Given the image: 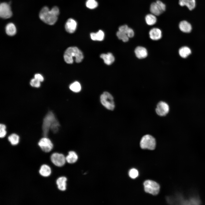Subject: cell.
I'll use <instances>...</instances> for the list:
<instances>
[{
  "label": "cell",
  "instance_id": "8",
  "mask_svg": "<svg viewBox=\"0 0 205 205\" xmlns=\"http://www.w3.org/2000/svg\"><path fill=\"white\" fill-rule=\"evenodd\" d=\"M170 108L168 104L166 102L161 101L157 104L155 109L157 114L160 116H165L169 112Z\"/></svg>",
  "mask_w": 205,
  "mask_h": 205
},
{
  "label": "cell",
  "instance_id": "11",
  "mask_svg": "<svg viewBox=\"0 0 205 205\" xmlns=\"http://www.w3.org/2000/svg\"><path fill=\"white\" fill-rule=\"evenodd\" d=\"M77 26L76 22L71 18L67 20L65 25L66 31L70 33H73L75 31Z\"/></svg>",
  "mask_w": 205,
  "mask_h": 205
},
{
  "label": "cell",
  "instance_id": "6",
  "mask_svg": "<svg viewBox=\"0 0 205 205\" xmlns=\"http://www.w3.org/2000/svg\"><path fill=\"white\" fill-rule=\"evenodd\" d=\"M145 191L153 195H157L159 192L160 186L155 182L151 180L145 181L144 183Z\"/></svg>",
  "mask_w": 205,
  "mask_h": 205
},
{
  "label": "cell",
  "instance_id": "2",
  "mask_svg": "<svg viewBox=\"0 0 205 205\" xmlns=\"http://www.w3.org/2000/svg\"><path fill=\"white\" fill-rule=\"evenodd\" d=\"M74 58H75L76 62H81L83 58L82 52L76 47L68 48L65 51L64 54L65 61L67 63H72L73 62Z\"/></svg>",
  "mask_w": 205,
  "mask_h": 205
},
{
  "label": "cell",
  "instance_id": "28",
  "mask_svg": "<svg viewBox=\"0 0 205 205\" xmlns=\"http://www.w3.org/2000/svg\"><path fill=\"white\" fill-rule=\"evenodd\" d=\"M60 126L59 122L57 119L53 123L51 126L50 130L53 133H56L58 131Z\"/></svg>",
  "mask_w": 205,
  "mask_h": 205
},
{
  "label": "cell",
  "instance_id": "33",
  "mask_svg": "<svg viewBox=\"0 0 205 205\" xmlns=\"http://www.w3.org/2000/svg\"><path fill=\"white\" fill-rule=\"evenodd\" d=\"M156 2L159 6L163 12L166 9V5L165 4L161 1L159 0L157 1Z\"/></svg>",
  "mask_w": 205,
  "mask_h": 205
},
{
  "label": "cell",
  "instance_id": "7",
  "mask_svg": "<svg viewBox=\"0 0 205 205\" xmlns=\"http://www.w3.org/2000/svg\"><path fill=\"white\" fill-rule=\"evenodd\" d=\"M38 144L41 149L45 152H49L52 149L53 145L51 141L47 137L41 138L39 141Z\"/></svg>",
  "mask_w": 205,
  "mask_h": 205
},
{
  "label": "cell",
  "instance_id": "14",
  "mask_svg": "<svg viewBox=\"0 0 205 205\" xmlns=\"http://www.w3.org/2000/svg\"><path fill=\"white\" fill-rule=\"evenodd\" d=\"M179 3L181 6H186L190 10L193 9L196 5L195 0H179Z\"/></svg>",
  "mask_w": 205,
  "mask_h": 205
},
{
  "label": "cell",
  "instance_id": "19",
  "mask_svg": "<svg viewBox=\"0 0 205 205\" xmlns=\"http://www.w3.org/2000/svg\"><path fill=\"white\" fill-rule=\"evenodd\" d=\"M40 174L44 177L49 176L51 173V170L50 167L46 164L42 165L39 170Z\"/></svg>",
  "mask_w": 205,
  "mask_h": 205
},
{
  "label": "cell",
  "instance_id": "21",
  "mask_svg": "<svg viewBox=\"0 0 205 205\" xmlns=\"http://www.w3.org/2000/svg\"><path fill=\"white\" fill-rule=\"evenodd\" d=\"M104 32L101 30L97 33H92L90 34L91 38L93 40L102 41L104 38Z\"/></svg>",
  "mask_w": 205,
  "mask_h": 205
},
{
  "label": "cell",
  "instance_id": "9",
  "mask_svg": "<svg viewBox=\"0 0 205 205\" xmlns=\"http://www.w3.org/2000/svg\"><path fill=\"white\" fill-rule=\"evenodd\" d=\"M50 159L54 165L59 167L63 166L66 161V157L63 154L57 153H53L51 156Z\"/></svg>",
  "mask_w": 205,
  "mask_h": 205
},
{
  "label": "cell",
  "instance_id": "22",
  "mask_svg": "<svg viewBox=\"0 0 205 205\" xmlns=\"http://www.w3.org/2000/svg\"><path fill=\"white\" fill-rule=\"evenodd\" d=\"M66 161L69 163H73L77 160L78 157L76 153L71 151L69 152L68 155L65 157Z\"/></svg>",
  "mask_w": 205,
  "mask_h": 205
},
{
  "label": "cell",
  "instance_id": "12",
  "mask_svg": "<svg viewBox=\"0 0 205 205\" xmlns=\"http://www.w3.org/2000/svg\"><path fill=\"white\" fill-rule=\"evenodd\" d=\"M149 34L150 38L154 40H157L160 39L162 36L161 30L157 28H154L149 31Z\"/></svg>",
  "mask_w": 205,
  "mask_h": 205
},
{
  "label": "cell",
  "instance_id": "35",
  "mask_svg": "<svg viewBox=\"0 0 205 205\" xmlns=\"http://www.w3.org/2000/svg\"><path fill=\"white\" fill-rule=\"evenodd\" d=\"M34 78L40 82H42L44 80L43 76L41 74L39 73L35 74L34 75Z\"/></svg>",
  "mask_w": 205,
  "mask_h": 205
},
{
  "label": "cell",
  "instance_id": "29",
  "mask_svg": "<svg viewBox=\"0 0 205 205\" xmlns=\"http://www.w3.org/2000/svg\"><path fill=\"white\" fill-rule=\"evenodd\" d=\"M86 5L87 7L93 9L96 8L97 6L98 3L95 0H87Z\"/></svg>",
  "mask_w": 205,
  "mask_h": 205
},
{
  "label": "cell",
  "instance_id": "34",
  "mask_svg": "<svg viewBox=\"0 0 205 205\" xmlns=\"http://www.w3.org/2000/svg\"><path fill=\"white\" fill-rule=\"evenodd\" d=\"M127 34L129 38H132L134 36V32L132 28H129Z\"/></svg>",
  "mask_w": 205,
  "mask_h": 205
},
{
  "label": "cell",
  "instance_id": "5",
  "mask_svg": "<svg viewBox=\"0 0 205 205\" xmlns=\"http://www.w3.org/2000/svg\"><path fill=\"white\" fill-rule=\"evenodd\" d=\"M156 144L155 138L149 134L145 135L142 138L140 142V147L142 149L153 150Z\"/></svg>",
  "mask_w": 205,
  "mask_h": 205
},
{
  "label": "cell",
  "instance_id": "23",
  "mask_svg": "<svg viewBox=\"0 0 205 205\" xmlns=\"http://www.w3.org/2000/svg\"><path fill=\"white\" fill-rule=\"evenodd\" d=\"M156 16L151 13L147 15L145 17V20L146 24L150 26L155 24L157 21Z\"/></svg>",
  "mask_w": 205,
  "mask_h": 205
},
{
  "label": "cell",
  "instance_id": "16",
  "mask_svg": "<svg viewBox=\"0 0 205 205\" xmlns=\"http://www.w3.org/2000/svg\"><path fill=\"white\" fill-rule=\"evenodd\" d=\"M100 57L103 60L104 63L107 65L112 64L115 60L114 56L110 53L102 54L100 55Z\"/></svg>",
  "mask_w": 205,
  "mask_h": 205
},
{
  "label": "cell",
  "instance_id": "18",
  "mask_svg": "<svg viewBox=\"0 0 205 205\" xmlns=\"http://www.w3.org/2000/svg\"><path fill=\"white\" fill-rule=\"evenodd\" d=\"M67 181L66 178L64 177H60L57 179L56 183L59 190L63 191L66 189Z\"/></svg>",
  "mask_w": 205,
  "mask_h": 205
},
{
  "label": "cell",
  "instance_id": "20",
  "mask_svg": "<svg viewBox=\"0 0 205 205\" xmlns=\"http://www.w3.org/2000/svg\"><path fill=\"white\" fill-rule=\"evenodd\" d=\"M5 31L8 35L10 36H13L16 33V27L13 23H9L6 26Z\"/></svg>",
  "mask_w": 205,
  "mask_h": 205
},
{
  "label": "cell",
  "instance_id": "4",
  "mask_svg": "<svg viewBox=\"0 0 205 205\" xmlns=\"http://www.w3.org/2000/svg\"><path fill=\"white\" fill-rule=\"evenodd\" d=\"M100 101L102 105L107 109L113 110L115 105L112 96L107 92H104L100 97Z\"/></svg>",
  "mask_w": 205,
  "mask_h": 205
},
{
  "label": "cell",
  "instance_id": "17",
  "mask_svg": "<svg viewBox=\"0 0 205 205\" xmlns=\"http://www.w3.org/2000/svg\"><path fill=\"white\" fill-rule=\"evenodd\" d=\"M150 10L151 13L155 16H159L163 12L156 2L151 4Z\"/></svg>",
  "mask_w": 205,
  "mask_h": 205
},
{
  "label": "cell",
  "instance_id": "10",
  "mask_svg": "<svg viewBox=\"0 0 205 205\" xmlns=\"http://www.w3.org/2000/svg\"><path fill=\"white\" fill-rule=\"evenodd\" d=\"M12 13L9 4L5 3H1L0 5V16L3 19L11 17Z\"/></svg>",
  "mask_w": 205,
  "mask_h": 205
},
{
  "label": "cell",
  "instance_id": "15",
  "mask_svg": "<svg viewBox=\"0 0 205 205\" xmlns=\"http://www.w3.org/2000/svg\"><path fill=\"white\" fill-rule=\"evenodd\" d=\"M179 28L181 31L185 33H189L192 29L191 24L186 20H183L180 22Z\"/></svg>",
  "mask_w": 205,
  "mask_h": 205
},
{
  "label": "cell",
  "instance_id": "32",
  "mask_svg": "<svg viewBox=\"0 0 205 205\" xmlns=\"http://www.w3.org/2000/svg\"><path fill=\"white\" fill-rule=\"evenodd\" d=\"M30 84L32 87L38 88L40 86V82L34 78L31 80Z\"/></svg>",
  "mask_w": 205,
  "mask_h": 205
},
{
  "label": "cell",
  "instance_id": "25",
  "mask_svg": "<svg viewBox=\"0 0 205 205\" xmlns=\"http://www.w3.org/2000/svg\"><path fill=\"white\" fill-rule=\"evenodd\" d=\"M191 53L190 49L188 47L184 46L181 48L179 50V54L182 58L187 57Z\"/></svg>",
  "mask_w": 205,
  "mask_h": 205
},
{
  "label": "cell",
  "instance_id": "13",
  "mask_svg": "<svg viewBox=\"0 0 205 205\" xmlns=\"http://www.w3.org/2000/svg\"><path fill=\"white\" fill-rule=\"evenodd\" d=\"M136 56L139 59H143L147 56L148 53L146 49L142 46H138L135 50Z\"/></svg>",
  "mask_w": 205,
  "mask_h": 205
},
{
  "label": "cell",
  "instance_id": "3",
  "mask_svg": "<svg viewBox=\"0 0 205 205\" xmlns=\"http://www.w3.org/2000/svg\"><path fill=\"white\" fill-rule=\"evenodd\" d=\"M54 114L52 111H49L44 118L42 125V134L44 136L47 137L52 125L57 119Z\"/></svg>",
  "mask_w": 205,
  "mask_h": 205
},
{
  "label": "cell",
  "instance_id": "1",
  "mask_svg": "<svg viewBox=\"0 0 205 205\" xmlns=\"http://www.w3.org/2000/svg\"><path fill=\"white\" fill-rule=\"evenodd\" d=\"M59 14V10L57 7H54L50 10L48 7L45 6L41 10L39 17L40 19L44 23L52 25L56 22Z\"/></svg>",
  "mask_w": 205,
  "mask_h": 205
},
{
  "label": "cell",
  "instance_id": "24",
  "mask_svg": "<svg viewBox=\"0 0 205 205\" xmlns=\"http://www.w3.org/2000/svg\"><path fill=\"white\" fill-rule=\"evenodd\" d=\"M20 138L18 135L13 133L10 135L8 137V140L11 144L13 145H16L19 142Z\"/></svg>",
  "mask_w": 205,
  "mask_h": 205
},
{
  "label": "cell",
  "instance_id": "26",
  "mask_svg": "<svg viewBox=\"0 0 205 205\" xmlns=\"http://www.w3.org/2000/svg\"><path fill=\"white\" fill-rule=\"evenodd\" d=\"M69 88L72 91L78 93L81 90V86L79 82L75 81L70 85Z\"/></svg>",
  "mask_w": 205,
  "mask_h": 205
},
{
  "label": "cell",
  "instance_id": "27",
  "mask_svg": "<svg viewBox=\"0 0 205 205\" xmlns=\"http://www.w3.org/2000/svg\"><path fill=\"white\" fill-rule=\"evenodd\" d=\"M118 38L123 42H126L128 41L129 38L125 33L118 30L116 33Z\"/></svg>",
  "mask_w": 205,
  "mask_h": 205
},
{
  "label": "cell",
  "instance_id": "31",
  "mask_svg": "<svg viewBox=\"0 0 205 205\" xmlns=\"http://www.w3.org/2000/svg\"><path fill=\"white\" fill-rule=\"evenodd\" d=\"M129 175L130 178L134 179L136 178L138 175V171L135 169H131L129 172Z\"/></svg>",
  "mask_w": 205,
  "mask_h": 205
},
{
  "label": "cell",
  "instance_id": "30",
  "mask_svg": "<svg viewBox=\"0 0 205 205\" xmlns=\"http://www.w3.org/2000/svg\"><path fill=\"white\" fill-rule=\"evenodd\" d=\"M6 128V126L5 124H0V137L1 138H3L6 136L7 133Z\"/></svg>",
  "mask_w": 205,
  "mask_h": 205
}]
</instances>
